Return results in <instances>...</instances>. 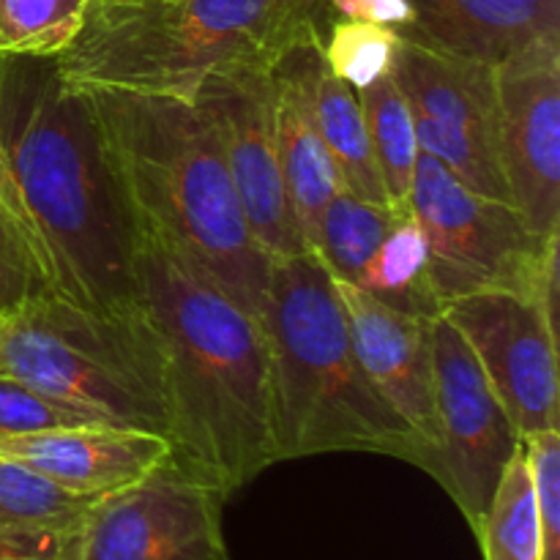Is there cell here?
Segmentation results:
<instances>
[{
	"mask_svg": "<svg viewBox=\"0 0 560 560\" xmlns=\"http://www.w3.org/2000/svg\"><path fill=\"white\" fill-rule=\"evenodd\" d=\"M0 189L52 293L102 315H142L135 222L85 88L55 58L0 52Z\"/></svg>",
	"mask_w": 560,
	"mask_h": 560,
	"instance_id": "1",
	"label": "cell"
},
{
	"mask_svg": "<svg viewBox=\"0 0 560 560\" xmlns=\"http://www.w3.org/2000/svg\"><path fill=\"white\" fill-rule=\"evenodd\" d=\"M135 273L164 348L170 459L230 498L279 463L266 326L140 222Z\"/></svg>",
	"mask_w": 560,
	"mask_h": 560,
	"instance_id": "2",
	"label": "cell"
},
{
	"mask_svg": "<svg viewBox=\"0 0 560 560\" xmlns=\"http://www.w3.org/2000/svg\"><path fill=\"white\" fill-rule=\"evenodd\" d=\"M85 91L131 222L164 235L262 320L271 257L252 238L219 135L200 104Z\"/></svg>",
	"mask_w": 560,
	"mask_h": 560,
	"instance_id": "3",
	"label": "cell"
},
{
	"mask_svg": "<svg viewBox=\"0 0 560 560\" xmlns=\"http://www.w3.org/2000/svg\"><path fill=\"white\" fill-rule=\"evenodd\" d=\"M262 326L279 463L361 452L424 468L427 448L366 377L337 284L312 252L271 260Z\"/></svg>",
	"mask_w": 560,
	"mask_h": 560,
	"instance_id": "4",
	"label": "cell"
},
{
	"mask_svg": "<svg viewBox=\"0 0 560 560\" xmlns=\"http://www.w3.org/2000/svg\"><path fill=\"white\" fill-rule=\"evenodd\" d=\"M310 25L317 0H91L55 66L77 88L195 102L208 74L277 60Z\"/></svg>",
	"mask_w": 560,
	"mask_h": 560,
	"instance_id": "5",
	"label": "cell"
},
{
	"mask_svg": "<svg viewBox=\"0 0 560 560\" xmlns=\"http://www.w3.org/2000/svg\"><path fill=\"white\" fill-rule=\"evenodd\" d=\"M0 375L167 438L164 348L148 312L102 315L55 293L27 301L0 315Z\"/></svg>",
	"mask_w": 560,
	"mask_h": 560,
	"instance_id": "6",
	"label": "cell"
},
{
	"mask_svg": "<svg viewBox=\"0 0 560 560\" xmlns=\"http://www.w3.org/2000/svg\"><path fill=\"white\" fill-rule=\"evenodd\" d=\"M410 211L430 249L438 304L485 290L528 295L558 328L560 233L541 238L506 200L470 189L438 159L419 153Z\"/></svg>",
	"mask_w": 560,
	"mask_h": 560,
	"instance_id": "7",
	"label": "cell"
},
{
	"mask_svg": "<svg viewBox=\"0 0 560 560\" xmlns=\"http://www.w3.org/2000/svg\"><path fill=\"white\" fill-rule=\"evenodd\" d=\"M224 503L219 487L167 457L91 503L71 560H233Z\"/></svg>",
	"mask_w": 560,
	"mask_h": 560,
	"instance_id": "8",
	"label": "cell"
},
{
	"mask_svg": "<svg viewBox=\"0 0 560 560\" xmlns=\"http://www.w3.org/2000/svg\"><path fill=\"white\" fill-rule=\"evenodd\" d=\"M392 74L408 98L419 151L470 189L509 202L498 159L495 63L399 36Z\"/></svg>",
	"mask_w": 560,
	"mask_h": 560,
	"instance_id": "9",
	"label": "cell"
},
{
	"mask_svg": "<svg viewBox=\"0 0 560 560\" xmlns=\"http://www.w3.org/2000/svg\"><path fill=\"white\" fill-rule=\"evenodd\" d=\"M438 452L427 474L448 492L470 530H479L509 459L523 448L501 399L457 328L432 320Z\"/></svg>",
	"mask_w": 560,
	"mask_h": 560,
	"instance_id": "10",
	"label": "cell"
},
{
	"mask_svg": "<svg viewBox=\"0 0 560 560\" xmlns=\"http://www.w3.org/2000/svg\"><path fill=\"white\" fill-rule=\"evenodd\" d=\"M273 60H241L206 77L195 102L219 135L241 211L271 260L306 249L295 224L279 164L273 124Z\"/></svg>",
	"mask_w": 560,
	"mask_h": 560,
	"instance_id": "11",
	"label": "cell"
},
{
	"mask_svg": "<svg viewBox=\"0 0 560 560\" xmlns=\"http://www.w3.org/2000/svg\"><path fill=\"white\" fill-rule=\"evenodd\" d=\"M468 342L517 435L560 430L558 328L528 295L485 290L441 310Z\"/></svg>",
	"mask_w": 560,
	"mask_h": 560,
	"instance_id": "12",
	"label": "cell"
},
{
	"mask_svg": "<svg viewBox=\"0 0 560 560\" xmlns=\"http://www.w3.org/2000/svg\"><path fill=\"white\" fill-rule=\"evenodd\" d=\"M495 124L509 202L550 238L560 233V42L495 63Z\"/></svg>",
	"mask_w": 560,
	"mask_h": 560,
	"instance_id": "13",
	"label": "cell"
},
{
	"mask_svg": "<svg viewBox=\"0 0 560 560\" xmlns=\"http://www.w3.org/2000/svg\"><path fill=\"white\" fill-rule=\"evenodd\" d=\"M348 315L353 350L383 402L413 430L427 448L430 470L438 452L432 320L383 306L353 284L334 282Z\"/></svg>",
	"mask_w": 560,
	"mask_h": 560,
	"instance_id": "14",
	"label": "cell"
},
{
	"mask_svg": "<svg viewBox=\"0 0 560 560\" xmlns=\"http://www.w3.org/2000/svg\"><path fill=\"white\" fill-rule=\"evenodd\" d=\"M323 63V27L310 25L271 66L273 124L284 191L306 249H315L320 219L342 189L315 109V80Z\"/></svg>",
	"mask_w": 560,
	"mask_h": 560,
	"instance_id": "15",
	"label": "cell"
},
{
	"mask_svg": "<svg viewBox=\"0 0 560 560\" xmlns=\"http://www.w3.org/2000/svg\"><path fill=\"white\" fill-rule=\"evenodd\" d=\"M0 457L22 463L74 495L98 498L156 468L170 457V441L129 427H66L0 438Z\"/></svg>",
	"mask_w": 560,
	"mask_h": 560,
	"instance_id": "16",
	"label": "cell"
},
{
	"mask_svg": "<svg viewBox=\"0 0 560 560\" xmlns=\"http://www.w3.org/2000/svg\"><path fill=\"white\" fill-rule=\"evenodd\" d=\"M408 42L501 63L539 42H560V0H410Z\"/></svg>",
	"mask_w": 560,
	"mask_h": 560,
	"instance_id": "17",
	"label": "cell"
},
{
	"mask_svg": "<svg viewBox=\"0 0 560 560\" xmlns=\"http://www.w3.org/2000/svg\"><path fill=\"white\" fill-rule=\"evenodd\" d=\"M353 288L364 290L383 306L419 317H438L441 304L430 282V249L424 230L410 208L397 211L386 238L370 257Z\"/></svg>",
	"mask_w": 560,
	"mask_h": 560,
	"instance_id": "18",
	"label": "cell"
},
{
	"mask_svg": "<svg viewBox=\"0 0 560 560\" xmlns=\"http://www.w3.org/2000/svg\"><path fill=\"white\" fill-rule=\"evenodd\" d=\"M315 109L323 140H326L334 167L342 180V189L361 197V200L388 206L359 93L348 82L334 77L326 60L317 69Z\"/></svg>",
	"mask_w": 560,
	"mask_h": 560,
	"instance_id": "19",
	"label": "cell"
},
{
	"mask_svg": "<svg viewBox=\"0 0 560 560\" xmlns=\"http://www.w3.org/2000/svg\"><path fill=\"white\" fill-rule=\"evenodd\" d=\"M355 93H359L361 109H364L388 206L399 208V211L410 208V189H413L416 162H419L421 151L408 98L399 91L394 74L381 77L370 88H361Z\"/></svg>",
	"mask_w": 560,
	"mask_h": 560,
	"instance_id": "20",
	"label": "cell"
},
{
	"mask_svg": "<svg viewBox=\"0 0 560 560\" xmlns=\"http://www.w3.org/2000/svg\"><path fill=\"white\" fill-rule=\"evenodd\" d=\"M397 211L399 208L361 200L348 189H339L323 211L312 255L331 273L334 282L355 284L370 257L386 238Z\"/></svg>",
	"mask_w": 560,
	"mask_h": 560,
	"instance_id": "21",
	"label": "cell"
},
{
	"mask_svg": "<svg viewBox=\"0 0 560 560\" xmlns=\"http://www.w3.org/2000/svg\"><path fill=\"white\" fill-rule=\"evenodd\" d=\"M474 536L485 560H541L539 514L523 448L509 459Z\"/></svg>",
	"mask_w": 560,
	"mask_h": 560,
	"instance_id": "22",
	"label": "cell"
},
{
	"mask_svg": "<svg viewBox=\"0 0 560 560\" xmlns=\"http://www.w3.org/2000/svg\"><path fill=\"white\" fill-rule=\"evenodd\" d=\"M93 501L96 498L74 495L22 463L0 457V525L5 528L77 530Z\"/></svg>",
	"mask_w": 560,
	"mask_h": 560,
	"instance_id": "23",
	"label": "cell"
},
{
	"mask_svg": "<svg viewBox=\"0 0 560 560\" xmlns=\"http://www.w3.org/2000/svg\"><path fill=\"white\" fill-rule=\"evenodd\" d=\"M91 0H0V52L58 58L77 38Z\"/></svg>",
	"mask_w": 560,
	"mask_h": 560,
	"instance_id": "24",
	"label": "cell"
},
{
	"mask_svg": "<svg viewBox=\"0 0 560 560\" xmlns=\"http://www.w3.org/2000/svg\"><path fill=\"white\" fill-rule=\"evenodd\" d=\"M397 47L399 33L372 22L331 20L323 27V60L353 91L392 74Z\"/></svg>",
	"mask_w": 560,
	"mask_h": 560,
	"instance_id": "25",
	"label": "cell"
},
{
	"mask_svg": "<svg viewBox=\"0 0 560 560\" xmlns=\"http://www.w3.org/2000/svg\"><path fill=\"white\" fill-rule=\"evenodd\" d=\"M107 424L88 410L74 408L47 392L27 386L16 377L0 375V438L66 430V427ZM115 427V424H113Z\"/></svg>",
	"mask_w": 560,
	"mask_h": 560,
	"instance_id": "26",
	"label": "cell"
},
{
	"mask_svg": "<svg viewBox=\"0 0 560 560\" xmlns=\"http://www.w3.org/2000/svg\"><path fill=\"white\" fill-rule=\"evenodd\" d=\"M49 293L47 271L0 189V315Z\"/></svg>",
	"mask_w": 560,
	"mask_h": 560,
	"instance_id": "27",
	"label": "cell"
},
{
	"mask_svg": "<svg viewBox=\"0 0 560 560\" xmlns=\"http://www.w3.org/2000/svg\"><path fill=\"white\" fill-rule=\"evenodd\" d=\"M541 534V560H560V432L547 430L523 441Z\"/></svg>",
	"mask_w": 560,
	"mask_h": 560,
	"instance_id": "28",
	"label": "cell"
},
{
	"mask_svg": "<svg viewBox=\"0 0 560 560\" xmlns=\"http://www.w3.org/2000/svg\"><path fill=\"white\" fill-rule=\"evenodd\" d=\"M77 530L5 528L0 525V560H71Z\"/></svg>",
	"mask_w": 560,
	"mask_h": 560,
	"instance_id": "29",
	"label": "cell"
},
{
	"mask_svg": "<svg viewBox=\"0 0 560 560\" xmlns=\"http://www.w3.org/2000/svg\"><path fill=\"white\" fill-rule=\"evenodd\" d=\"M317 9H320L323 27L331 20H350L405 33L416 20L410 0H317Z\"/></svg>",
	"mask_w": 560,
	"mask_h": 560,
	"instance_id": "30",
	"label": "cell"
}]
</instances>
